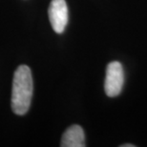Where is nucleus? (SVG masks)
Returning <instances> with one entry per match:
<instances>
[{"instance_id":"1","label":"nucleus","mask_w":147,"mask_h":147,"mask_svg":"<svg viewBox=\"0 0 147 147\" xmlns=\"http://www.w3.org/2000/svg\"><path fill=\"white\" fill-rule=\"evenodd\" d=\"M34 83L31 69L27 65H20L14 72L11 91V109L13 113L23 116L29 111Z\"/></svg>"},{"instance_id":"4","label":"nucleus","mask_w":147,"mask_h":147,"mask_svg":"<svg viewBox=\"0 0 147 147\" xmlns=\"http://www.w3.org/2000/svg\"><path fill=\"white\" fill-rule=\"evenodd\" d=\"M60 146L62 147H84V131L79 125H72L64 132Z\"/></svg>"},{"instance_id":"5","label":"nucleus","mask_w":147,"mask_h":147,"mask_svg":"<svg viewBox=\"0 0 147 147\" xmlns=\"http://www.w3.org/2000/svg\"><path fill=\"white\" fill-rule=\"evenodd\" d=\"M120 147H135L134 144H122L120 145Z\"/></svg>"},{"instance_id":"3","label":"nucleus","mask_w":147,"mask_h":147,"mask_svg":"<svg viewBox=\"0 0 147 147\" xmlns=\"http://www.w3.org/2000/svg\"><path fill=\"white\" fill-rule=\"evenodd\" d=\"M49 19L54 31L62 34L68 23V7L65 0H52L49 6Z\"/></svg>"},{"instance_id":"2","label":"nucleus","mask_w":147,"mask_h":147,"mask_svg":"<svg viewBox=\"0 0 147 147\" xmlns=\"http://www.w3.org/2000/svg\"><path fill=\"white\" fill-rule=\"evenodd\" d=\"M124 83V73L121 63L119 61H112L107 66L106 76L104 82L105 93L110 98L119 96Z\"/></svg>"}]
</instances>
